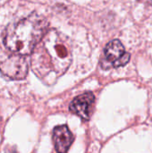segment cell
<instances>
[{"mask_svg":"<svg viewBox=\"0 0 152 153\" xmlns=\"http://www.w3.org/2000/svg\"><path fill=\"white\" fill-rule=\"evenodd\" d=\"M70 39L56 29H50L35 48L31 56V68L47 84H53L72 63Z\"/></svg>","mask_w":152,"mask_h":153,"instance_id":"obj_1","label":"cell"},{"mask_svg":"<svg viewBox=\"0 0 152 153\" xmlns=\"http://www.w3.org/2000/svg\"><path fill=\"white\" fill-rule=\"evenodd\" d=\"M95 96L91 92H86L79 95L71 102L69 109L72 113L80 117L82 120L88 121L93 112Z\"/></svg>","mask_w":152,"mask_h":153,"instance_id":"obj_5","label":"cell"},{"mask_svg":"<svg viewBox=\"0 0 152 153\" xmlns=\"http://www.w3.org/2000/svg\"><path fill=\"white\" fill-rule=\"evenodd\" d=\"M48 22L39 14L33 13L18 22L10 23L4 34V44L10 51L27 56L32 54L35 48L48 31Z\"/></svg>","mask_w":152,"mask_h":153,"instance_id":"obj_2","label":"cell"},{"mask_svg":"<svg viewBox=\"0 0 152 153\" xmlns=\"http://www.w3.org/2000/svg\"><path fill=\"white\" fill-rule=\"evenodd\" d=\"M28 63L23 56L14 55L0 62V71L13 80H22L28 74Z\"/></svg>","mask_w":152,"mask_h":153,"instance_id":"obj_4","label":"cell"},{"mask_svg":"<svg viewBox=\"0 0 152 153\" xmlns=\"http://www.w3.org/2000/svg\"><path fill=\"white\" fill-rule=\"evenodd\" d=\"M53 143L57 153H67L73 142V135L66 125L57 126L53 130Z\"/></svg>","mask_w":152,"mask_h":153,"instance_id":"obj_6","label":"cell"},{"mask_svg":"<svg viewBox=\"0 0 152 153\" xmlns=\"http://www.w3.org/2000/svg\"><path fill=\"white\" fill-rule=\"evenodd\" d=\"M130 54L125 51L121 41L118 39H113L104 49L100 60V65L105 70L117 68L125 65L130 61Z\"/></svg>","mask_w":152,"mask_h":153,"instance_id":"obj_3","label":"cell"}]
</instances>
